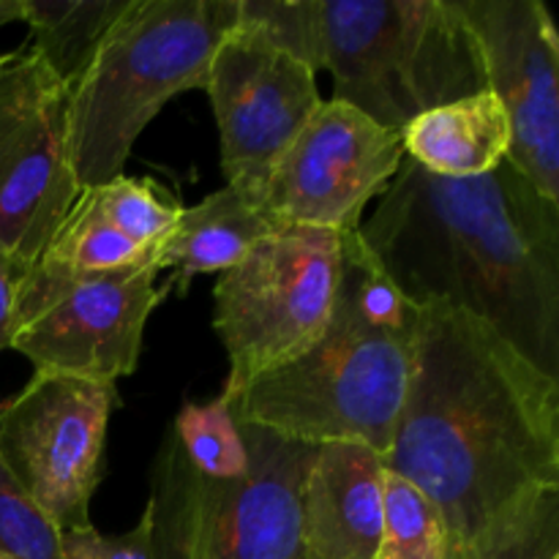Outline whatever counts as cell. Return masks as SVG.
Returning <instances> with one entry per match:
<instances>
[{
	"label": "cell",
	"instance_id": "obj_1",
	"mask_svg": "<svg viewBox=\"0 0 559 559\" xmlns=\"http://www.w3.org/2000/svg\"><path fill=\"white\" fill-rule=\"evenodd\" d=\"M382 462L440 508L459 557L519 502L559 489V380L467 311L426 306Z\"/></svg>",
	"mask_w": 559,
	"mask_h": 559
},
{
	"label": "cell",
	"instance_id": "obj_2",
	"mask_svg": "<svg viewBox=\"0 0 559 559\" xmlns=\"http://www.w3.org/2000/svg\"><path fill=\"white\" fill-rule=\"evenodd\" d=\"M358 235L415 309L467 311L559 380V202L508 158L467 180L404 158Z\"/></svg>",
	"mask_w": 559,
	"mask_h": 559
},
{
	"label": "cell",
	"instance_id": "obj_3",
	"mask_svg": "<svg viewBox=\"0 0 559 559\" xmlns=\"http://www.w3.org/2000/svg\"><path fill=\"white\" fill-rule=\"evenodd\" d=\"M418 320L420 309L388 282L358 229L344 233L325 331L249 385L233 404L235 418L309 445L360 442L385 456L413 380Z\"/></svg>",
	"mask_w": 559,
	"mask_h": 559
},
{
	"label": "cell",
	"instance_id": "obj_4",
	"mask_svg": "<svg viewBox=\"0 0 559 559\" xmlns=\"http://www.w3.org/2000/svg\"><path fill=\"white\" fill-rule=\"evenodd\" d=\"M240 0H131L71 91V156L80 189L123 175L142 131L169 98L205 91Z\"/></svg>",
	"mask_w": 559,
	"mask_h": 559
},
{
	"label": "cell",
	"instance_id": "obj_5",
	"mask_svg": "<svg viewBox=\"0 0 559 559\" xmlns=\"http://www.w3.org/2000/svg\"><path fill=\"white\" fill-rule=\"evenodd\" d=\"M317 20L333 98L382 129L489 91L456 0H317Z\"/></svg>",
	"mask_w": 559,
	"mask_h": 559
},
{
	"label": "cell",
	"instance_id": "obj_6",
	"mask_svg": "<svg viewBox=\"0 0 559 559\" xmlns=\"http://www.w3.org/2000/svg\"><path fill=\"white\" fill-rule=\"evenodd\" d=\"M342 235L284 227L260 240L213 289V331L229 358L222 396L293 364L325 331L342 276Z\"/></svg>",
	"mask_w": 559,
	"mask_h": 559
},
{
	"label": "cell",
	"instance_id": "obj_7",
	"mask_svg": "<svg viewBox=\"0 0 559 559\" xmlns=\"http://www.w3.org/2000/svg\"><path fill=\"white\" fill-rule=\"evenodd\" d=\"M156 278V262L82 276L31 265L16 289L9 349L41 374L115 385L134 374L147 320L167 298Z\"/></svg>",
	"mask_w": 559,
	"mask_h": 559
},
{
	"label": "cell",
	"instance_id": "obj_8",
	"mask_svg": "<svg viewBox=\"0 0 559 559\" xmlns=\"http://www.w3.org/2000/svg\"><path fill=\"white\" fill-rule=\"evenodd\" d=\"M80 191L71 87L33 49L0 55V254L33 265Z\"/></svg>",
	"mask_w": 559,
	"mask_h": 559
},
{
	"label": "cell",
	"instance_id": "obj_9",
	"mask_svg": "<svg viewBox=\"0 0 559 559\" xmlns=\"http://www.w3.org/2000/svg\"><path fill=\"white\" fill-rule=\"evenodd\" d=\"M115 407L112 382L41 371L0 404V464L58 533L91 527Z\"/></svg>",
	"mask_w": 559,
	"mask_h": 559
},
{
	"label": "cell",
	"instance_id": "obj_10",
	"mask_svg": "<svg viewBox=\"0 0 559 559\" xmlns=\"http://www.w3.org/2000/svg\"><path fill=\"white\" fill-rule=\"evenodd\" d=\"M205 93L222 142L229 189L262 205L267 178L322 104L314 71L273 47L246 22L213 55Z\"/></svg>",
	"mask_w": 559,
	"mask_h": 559
},
{
	"label": "cell",
	"instance_id": "obj_11",
	"mask_svg": "<svg viewBox=\"0 0 559 559\" xmlns=\"http://www.w3.org/2000/svg\"><path fill=\"white\" fill-rule=\"evenodd\" d=\"M404 162L402 134L349 104L322 102L267 178L262 207L284 227L353 233Z\"/></svg>",
	"mask_w": 559,
	"mask_h": 559
},
{
	"label": "cell",
	"instance_id": "obj_12",
	"mask_svg": "<svg viewBox=\"0 0 559 559\" xmlns=\"http://www.w3.org/2000/svg\"><path fill=\"white\" fill-rule=\"evenodd\" d=\"M511 123L508 162L559 202V33L540 0H456Z\"/></svg>",
	"mask_w": 559,
	"mask_h": 559
},
{
	"label": "cell",
	"instance_id": "obj_13",
	"mask_svg": "<svg viewBox=\"0 0 559 559\" xmlns=\"http://www.w3.org/2000/svg\"><path fill=\"white\" fill-rule=\"evenodd\" d=\"M249 469L229 484L202 480L200 559H304V480L317 445L240 424Z\"/></svg>",
	"mask_w": 559,
	"mask_h": 559
},
{
	"label": "cell",
	"instance_id": "obj_14",
	"mask_svg": "<svg viewBox=\"0 0 559 559\" xmlns=\"http://www.w3.org/2000/svg\"><path fill=\"white\" fill-rule=\"evenodd\" d=\"M385 462L360 442H322L304 480V549L314 559H377Z\"/></svg>",
	"mask_w": 559,
	"mask_h": 559
},
{
	"label": "cell",
	"instance_id": "obj_15",
	"mask_svg": "<svg viewBox=\"0 0 559 559\" xmlns=\"http://www.w3.org/2000/svg\"><path fill=\"white\" fill-rule=\"evenodd\" d=\"M278 229H284V224L240 191L229 186L213 191L200 205L183 207L175 229L158 249V271H173L164 289L167 295H186L197 276L229 271Z\"/></svg>",
	"mask_w": 559,
	"mask_h": 559
},
{
	"label": "cell",
	"instance_id": "obj_16",
	"mask_svg": "<svg viewBox=\"0 0 559 559\" xmlns=\"http://www.w3.org/2000/svg\"><path fill=\"white\" fill-rule=\"evenodd\" d=\"M404 158L435 178H480L511 151V123L491 91L442 104L409 120L402 131Z\"/></svg>",
	"mask_w": 559,
	"mask_h": 559
},
{
	"label": "cell",
	"instance_id": "obj_17",
	"mask_svg": "<svg viewBox=\"0 0 559 559\" xmlns=\"http://www.w3.org/2000/svg\"><path fill=\"white\" fill-rule=\"evenodd\" d=\"M131 0H5L14 22H25L33 52L74 91L96 49Z\"/></svg>",
	"mask_w": 559,
	"mask_h": 559
},
{
	"label": "cell",
	"instance_id": "obj_18",
	"mask_svg": "<svg viewBox=\"0 0 559 559\" xmlns=\"http://www.w3.org/2000/svg\"><path fill=\"white\" fill-rule=\"evenodd\" d=\"M145 508L153 522V559H200L202 478L173 429L164 435L153 462Z\"/></svg>",
	"mask_w": 559,
	"mask_h": 559
},
{
	"label": "cell",
	"instance_id": "obj_19",
	"mask_svg": "<svg viewBox=\"0 0 559 559\" xmlns=\"http://www.w3.org/2000/svg\"><path fill=\"white\" fill-rule=\"evenodd\" d=\"M158 249L136 243L126 233H120L102 211L91 202L85 191H80L71 205L69 216L60 224L55 238L41 251L33 265L63 276H82V273H112L129 267L156 262Z\"/></svg>",
	"mask_w": 559,
	"mask_h": 559
},
{
	"label": "cell",
	"instance_id": "obj_20",
	"mask_svg": "<svg viewBox=\"0 0 559 559\" xmlns=\"http://www.w3.org/2000/svg\"><path fill=\"white\" fill-rule=\"evenodd\" d=\"M173 435L202 480L229 484L243 478L249 469V451L235 407L224 396L207 404L186 402L175 418Z\"/></svg>",
	"mask_w": 559,
	"mask_h": 559
},
{
	"label": "cell",
	"instance_id": "obj_21",
	"mask_svg": "<svg viewBox=\"0 0 559 559\" xmlns=\"http://www.w3.org/2000/svg\"><path fill=\"white\" fill-rule=\"evenodd\" d=\"M377 559H451V535L440 508L391 469H385V516Z\"/></svg>",
	"mask_w": 559,
	"mask_h": 559
},
{
	"label": "cell",
	"instance_id": "obj_22",
	"mask_svg": "<svg viewBox=\"0 0 559 559\" xmlns=\"http://www.w3.org/2000/svg\"><path fill=\"white\" fill-rule=\"evenodd\" d=\"M93 205L129 238L147 249H162L178 224L183 205L178 194L153 178H120L109 183L82 189Z\"/></svg>",
	"mask_w": 559,
	"mask_h": 559
},
{
	"label": "cell",
	"instance_id": "obj_23",
	"mask_svg": "<svg viewBox=\"0 0 559 559\" xmlns=\"http://www.w3.org/2000/svg\"><path fill=\"white\" fill-rule=\"evenodd\" d=\"M559 489L538 491L486 527L453 559H557Z\"/></svg>",
	"mask_w": 559,
	"mask_h": 559
},
{
	"label": "cell",
	"instance_id": "obj_24",
	"mask_svg": "<svg viewBox=\"0 0 559 559\" xmlns=\"http://www.w3.org/2000/svg\"><path fill=\"white\" fill-rule=\"evenodd\" d=\"M55 524L27 500L0 464V557L3 559H60Z\"/></svg>",
	"mask_w": 559,
	"mask_h": 559
},
{
	"label": "cell",
	"instance_id": "obj_25",
	"mask_svg": "<svg viewBox=\"0 0 559 559\" xmlns=\"http://www.w3.org/2000/svg\"><path fill=\"white\" fill-rule=\"evenodd\" d=\"M60 559H153V522L145 508L134 530L123 535H102L96 527L63 530L58 535Z\"/></svg>",
	"mask_w": 559,
	"mask_h": 559
},
{
	"label": "cell",
	"instance_id": "obj_26",
	"mask_svg": "<svg viewBox=\"0 0 559 559\" xmlns=\"http://www.w3.org/2000/svg\"><path fill=\"white\" fill-rule=\"evenodd\" d=\"M31 265L11 260V257L0 254V353L9 349L11 342V325H14V304L16 289H20L22 276Z\"/></svg>",
	"mask_w": 559,
	"mask_h": 559
},
{
	"label": "cell",
	"instance_id": "obj_27",
	"mask_svg": "<svg viewBox=\"0 0 559 559\" xmlns=\"http://www.w3.org/2000/svg\"><path fill=\"white\" fill-rule=\"evenodd\" d=\"M9 22H14L9 14V5H5V0H0V27L9 25Z\"/></svg>",
	"mask_w": 559,
	"mask_h": 559
},
{
	"label": "cell",
	"instance_id": "obj_28",
	"mask_svg": "<svg viewBox=\"0 0 559 559\" xmlns=\"http://www.w3.org/2000/svg\"><path fill=\"white\" fill-rule=\"evenodd\" d=\"M304 559H314V557H309V555H304Z\"/></svg>",
	"mask_w": 559,
	"mask_h": 559
},
{
	"label": "cell",
	"instance_id": "obj_29",
	"mask_svg": "<svg viewBox=\"0 0 559 559\" xmlns=\"http://www.w3.org/2000/svg\"><path fill=\"white\" fill-rule=\"evenodd\" d=\"M0 559H3V557H0Z\"/></svg>",
	"mask_w": 559,
	"mask_h": 559
},
{
	"label": "cell",
	"instance_id": "obj_30",
	"mask_svg": "<svg viewBox=\"0 0 559 559\" xmlns=\"http://www.w3.org/2000/svg\"><path fill=\"white\" fill-rule=\"evenodd\" d=\"M557 559H559V557H557Z\"/></svg>",
	"mask_w": 559,
	"mask_h": 559
}]
</instances>
